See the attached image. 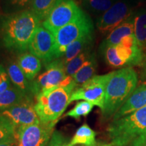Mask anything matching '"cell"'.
I'll return each mask as SVG.
<instances>
[{"label": "cell", "instance_id": "obj_1", "mask_svg": "<svg viewBox=\"0 0 146 146\" xmlns=\"http://www.w3.org/2000/svg\"><path fill=\"white\" fill-rule=\"evenodd\" d=\"M41 25V21L31 10L17 12L6 16L1 25L3 44L10 50L25 52Z\"/></svg>", "mask_w": 146, "mask_h": 146}, {"label": "cell", "instance_id": "obj_2", "mask_svg": "<svg viewBox=\"0 0 146 146\" xmlns=\"http://www.w3.org/2000/svg\"><path fill=\"white\" fill-rule=\"evenodd\" d=\"M138 83V74L132 67H125L113 71L108 83L102 118L108 120L127 101L136 89Z\"/></svg>", "mask_w": 146, "mask_h": 146}, {"label": "cell", "instance_id": "obj_3", "mask_svg": "<svg viewBox=\"0 0 146 146\" xmlns=\"http://www.w3.org/2000/svg\"><path fill=\"white\" fill-rule=\"evenodd\" d=\"M107 132L112 146H133L146 137V106L112 120Z\"/></svg>", "mask_w": 146, "mask_h": 146}, {"label": "cell", "instance_id": "obj_4", "mask_svg": "<svg viewBox=\"0 0 146 146\" xmlns=\"http://www.w3.org/2000/svg\"><path fill=\"white\" fill-rule=\"evenodd\" d=\"M76 88L74 81L66 86H61L42 91L35 97V109L40 122L57 123L70 104V98Z\"/></svg>", "mask_w": 146, "mask_h": 146}, {"label": "cell", "instance_id": "obj_5", "mask_svg": "<svg viewBox=\"0 0 146 146\" xmlns=\"http://www.w3.org/2000/svg\"><path fill=\"white\" fill-rule=\"evenodd\" d=\"M94 24L85 12L78 17L63 27L54 35L55 46L54 60L63 56L70 44L84 35L94 33Z\"/></svg>", "mask_w": 146, "mask_h": 146}, {"label": "cell", "instance_id": "obj_6", "mask_svg": "<svg viewBox=\"0 0 146 146\" xmlns=\"http://www.w3.org/2000/svg\"><path fill=\"white\" fill-rule=\"evenodd\" d=\"M45 70L32 81L33 94L36 97L42 91L54 87L66 86L74 81L72 76H67L64 65L60 59L45 64Z\"/></svg>", "mask_w": 146, "mask_h": 146}, {"label": "cell", "instance_id": "obj_7", "mask_svg": "<svg viewBox=\"0 0 146 146\" xmlns=\"http://www.w3.org/2000/svg\"><path fill=\"white\" fill-rule=\"evenodd\" d=\"M83 12L74 0H60L41 22V25L54 35L58 30L76 20Z\"/></svg>", "mask_w": 146, "mask_h": 146}, {"label": "cell", "instance_id": "obj_8", "mask_svg": "<svg viewBox=\"0 0 146 146\" xmlns=\"http://www.w3.org/2000/svg\"><path fill=\"white\" fill-rule=\"evenodd\" d=\"M112 72L103 75H95L86 83L76 87L70 98V103L84 100L102 109L104 104L106 90Z\"/></svg>", "mask_w": 146, "mask_h": 146}, {"label": "cell", "instance_id": "obj_9", "mask_svg": "<svg viewBox=\"0 0 146 146\" xmlns=\"http://www.w3.org/2000/svg\"><path fill=\"white\" fill-rule=\"evenodd\" d=\"M56 123L39 122L33 125L21 126L16 130L17 146H47L49 143Z\"/></svg>", "mask_w": 146, "mask_h": 146}, {"label": "cell", "instance_id": "obj_10", "mask_svg": "<svg viewBox=\"0 0 146 146\" xmlns=\"http://www.w3.org/2000/svg\"><path fill=\"white\" fill-rule=\"evenodd\" d=\"M132 3L127 0L118 1L96 21V27L102 34L112 32L114 29L127 21L134 14Z\"/></svg>", "mask_w": 146, "mask_h": 146}, {"label": "cell", "instance_id": "obj_11", "mask_svg": "<svg viewBox=\"0 0 146 146\" xmlns=\"http://www.w3.org/2000/svg\"><path fill=\"white\" fill-rule=\"evenodd\" d=\"M54 35L41 25L32 38L28 50L31 54L46 64L54 60Z\"/></svg>", "mask_w": 146, "mask_h": 146}, {"label": "cell", "instance_id": "obj_12", "mask_svg": "<svg viewBox=\"0 0 146 146\" xmlns=\"http://www.w3.org/2000/svg\"><path fill=\"white\" fill-rule=\"evenodd\" d=\"M0 115L8 118L17 129L21 126H27L38 123V117L33 98H28L6 110L0 113Z\"/></svg>", "mask_w": 146, "mask_h": 146}, {"label": "cell", "instance_id": "obj_13", "mask_svg": "<svg viewBox=\"0 0 146 146\" xmlns=\"http://www.w3.org/2000/svg\"><path fill=\"white\" fill-rule=\"evenodd\" d=\"M145 106H146V81L136 87L133 94L113 116L112 120L123 117Z\"/></svg>", "mask_w": 146, "mask_h": 146}, {"label": "cell", "instance_id": "obj_14", "mask_svg": "<svg viewBox=\"0 0 146 146\" xmlns=\"http://www.w3.org/2000/svg\"><path fill=\"white\" fill-rule=\"evenodd\" d=\"M9 77L14 86L17 87L29 98H33L32 81H29L25 75L17 62H12L6 68Z\"/></svg>", "mask_w": 146, "mask_h": 146}, {"label": "cell", "instance_id": "obj_15", "mask_svg": "<svg viewBox=\"0 0 146 146\" xmlns=\"http://www.w3.org/2000/svg\"><path fill=\"white\" fill-rule=\"evenodd\" d=\"M17 63L29 81H34L41 69V60L31 53L20 54Z\"/></svg>", "mask_w": 146, "mask_h": 146}, {"label": "cell", "instance_id": "obj_16", "mask_svg": "<svg viewBox=\"0 0 146 146\" xmlns=\"http://www.w3.org/2000/svg\"><path fill=\"white\" fill-rule=\"evenodd\" d=\"M93 43H94V33L81 36L68 45L64 54L60 59L62 60L64 65H65L67 62L77 56L78 54L86 50H91Z\"/></svg>", "mask_w": 146, "mask_h": 146}, {"label": "cell", "instance_id": "obj_17", "mask_svg": "<svg viewBox=\"0 0 146 146\" xmlns=\"http://www.w3.org/2000/svg\"><path fill=\"white\" fill-rule=\"evenodd\" d=\"M133 35H134V22L132 16V17L124 22L112 32L110 33L107 37L100 45V47L117 45L126 36Z\"/></svg>", "mask_w": 146, "mask_h": 146}, {"label": "cell", "instance_id": "obj_18", "mask_svg": "<svg viewBox=\"0 0 146 146\" xmlns=\"http://www.w3.org/2000/svg\"><path fill=\"white\" fill-rule=\"evenodd\" d=\"M133 18L134 35L137 43L146 52V8H140L135 11Z\"/></svg>", "mask_w": 146, "mask_h": 146}, {"label": "cell", "instance_id": "obj_19", "mask_svg": "<svg viewBox=\"0 0 146 146\" xmlns=\"http://www.w3.org/2000/svg\"><path fill=\"white\" fill-rule=\"evenodd\" d=\"M98 68V62L96 55L92 53L89 59L84 63L81 68L72 76V78L75 83L76 87L81 86L87 81L94 77Z\"/></svg>", "mask_w": 146, "mask_h": 146}, {"label": "cell", "instance_id": "obj_20", "mask_svg": "<svg viewBox=\"0 0 146 146\" xmlns=\"http://www.w3.org/2000/svg\"><path fill=\"white\" fill-rule=\"evenodd\" d=\"M29 97L14 85L0 94V113L21 103Z\"/></svg>", "mask_w": 146, "mask_h": 146}, {"label": "cell", "instance_id": "obj_21", "mask_svg": "<svg viewBox=\"0 0 146 146\" xmlns=\"http://www.w3.org/2000/svg\"><path fill=\"white\" fill-rule=\"evenodd\" d=\"M96 133L87 124H84L76 131L75 134L70 140L72 146L83 145L89 146L96 143Z\"/></svg>", "mask_w": 146, "mask_h": 146}, {"label": "cell", "instance_id": "obj_22", "mask_svg": "<svg viewBox=\"0 0 146 146\" xmlns=\"http://www.w3.org/2000/svg\"><path fill=\"white\" fill-rule=\"evenodd\" d=\"M85 10L94 15L101 16L111 8L118 0H81Z\"/></svg>", "mask_w": 146, "mask_h": 146}, {"label": "cell", "instance_id": "obj_23", "mask_svg": "<svg viewBox=\"0 0 146 146\" xmlns=\"http://www.w3.org/2000/svg\"><path fill=\"white\" fill-rule=\"evenodd\" d=\"M60 0H33L31 10L41 22Z\"/></svg>", "mask_w": 146, "mask_h": 146}, {"label": "cell", "instance_id": "obj_24", "mask_svg": "<svg viewBox=\"0 0 146 146\" xmlns=\"http://www.w3.org/2000/svg\"><path fill=\"white\" fill-rule=\"evenodd\" d=\"M100 52L103 55L106 63L112 68H125V63L118 56L116 45L100 47Z\"/></svg>", "mask_w": 146, "mask_h": 146}, {"label": "cell", "instance_id": "obj_25", "mask_svg": "<svg viewBox=\"0 0 146 146\" xmlns=\"http://www.w3.org/2000/svg\"><path fill=\"white\" fill-rule=\"evenodd\" d=\"M91 50H86L78 54L77 56L73 58L64 65V70L67 76H72L81 68L84 63L89 59L91 55Z\"/></svg>", "mask_w": 146, "mask_h": 146}, {"label": "cell", "instance_id": "obj_26", "mask_svg": "<svg viewBox=\"0 0 146 146\" xmlns=\"http://www.w3.org/2000/svg\"><path fill=\"white\" fill-rule=\"evenodd\" d=\"M16 127L8 118L0 115V143L15 139Z\"/></svg>", "mask_w": 146, "mask_h": 146}, {"label": "cell", "instance_id": "obj_27", "mask_svg": "<svg viewBox=\"0 0 146 146\" xmlns=\"http://www.w3.org/2000/svg\"><path fill=\"white\" fill-rule=\"evenodd\" d=\"M94 105L87 101L78 102L75 106L66 114V116H68L74 119H80L82 116H87L90 114L94 108Z\"/></svg>", "mask_w": 146, "mask_h": 146}, {"label": "cell", "instance_id": "obj_28", "mask_svg": "<svg viewBox=\"0 0 146 146\" xmlns=\"http://www.w3.org/2000/svg\"><path fill=\"white\" fill-rule=\"evenodd\" d=\"M47 146H72L70 141L65 137L59 131H55L53 133L49 143Z\"/></svg>", "mask_w": 146, "mask_h": 146}, {"label": "cell", "instance_id": "obj_29", "mask_svg": "<svg viewBox=\"0 0 146 146\" xmlns=\"http://www.w3.org/2000/svg\"><path fill=\"white\" fill-rule=\"evenodd\" d=\"M11 86V81L7 70L0 66V94L7 90Z\"/></svg>", "mask_w": 146, "mask_h": 146}, {"label": "cell", "instance_id": "obj_30", "mask_svg": "<svg viewBox=\"0 0 146 146\" xmlns=\"http://www.w3.org/2000/svg\"><path fill=\"white\" fill-rule=\"evenodd\" d=\"M9 5L12 7L16 12L27 10V8H31L33 0H8Z\"/></svg>", "mask_w": 146, "mask_h": 146}, {"label": "cell", "instance_id": "obj_31", "mask_svg": "<svg viewBox=\"0 0 146 146\" xmlns=\"http://www.w3.org/2000/svg\"><path fill=\"white\" fill-rule=\"evenodd\" d=\"M141 67V70H140V77L142 80L145 81L146 80V58L144 60L143 64L140 66Z\"/></svg>", "mask_w": 146, "mask_h": 146}, {"label": "cell", "instance_id": "obj_32", "mask_svg": "<svg viewBox=\"0 0 146 146\" xmlns=\"http://www.w3.org/2000/svg\"><path fill=\"white\" fill-rule=\"evenodd\" d=\"M0 146H17L16 145V139L12 140V141H9L5 143H0Z\"/></svg>", "mask_w": 146, "mask_h": 146}, {"label": "cell", "instance_id": "obj_33", "mask_svg": "<svg viewBox=\"0 0 146 146\" xmlns=\"http://www.w3.org/2000/svg\"><path fill=\"white\" fill-rule=\"evenodd\" d=\"M146 143V137H145L141 139H140L139 141L137 142L135 144H134L133 146H143L144 144Z\"/></svg>", "mask_w": 146, "mask_h": 146}, {"label": "cell", "instance_id": "obj_34", "mask_svg": "<svg viewBox=\"0 0 146 146\" xmlns=\"http://www.w3.org/2000/svg\"><path fill=\"white\" fill-rule=\"evenodd\" d=\"M89 146H112L110 144H106V143H96V144L92 145H89Z\"/></svg>", "mask_w": 146, "mask_h": 146}, {"label": "cell", "instance_id": "obj_35", "mask_svg": "<svg viewBox=\"0 0 146 146\" xmlns=\"http://www.w3.org/2000/svg\"><path fill=\"white\" fill-rule=\"evenodd\" d=\"M143 146H146V143H145V144H144V145H143Z\"/></svg>", "mask_w": 146, "mask_h": 146}]
</instances>
